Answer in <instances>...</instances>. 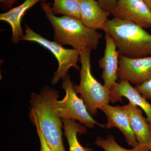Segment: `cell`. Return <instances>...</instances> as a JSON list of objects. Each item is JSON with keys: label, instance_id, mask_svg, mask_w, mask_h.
Returning <instances> with one entry per match:
<instances>
[{"label": "cell", "instance_id": "44dd1931", "mask_svg": "<svg viewBox=\"0 0 151 151\" xmlns=\"http://www.w3.org/2000/svg\"><path fill=\"white\" fill-rule=\"evenodd\" d=\"M16 2L17 0H0L1 8L3 10H9Z\"/></svg>", "mask_w": 151, "mask_h": 151}, {"label": "cell", "instance_id": "277c9868", "mask_svg": "<svg viewBox=\"0 0 151 151\" xmlns=\"http://www.w3.org/2000/svg\"><path fill=\"white\" fill-rule=\"evenodd\" d=\"M92 50L86 48L81 50L79 57L81 64L80 83L74 85V88L77 94H80L90 115L95 116L98 109L110 102L111 92L92 75L90 56Z\"/></svg>", "mask_w": 151, "mask_h": 151}, {"label": "cell", "instance_id": "ac0fdd59", "mask_svg": "<svg viewBox=\"0 0 151 151\" xmlns=\"http://www.w3.org/2000/svg\"><path fill=\"white\" fill-rule=\"evenodd\" d=\"M135 88L146 99H151V78L142 85L135 86Z\"/></svg>", "mask_w": 151, "mask_h": 151}, {"label": "cell", "instance_id": "30bf717a", "mask_svg": "<svg viewBox=\"0 0 151 151\" xmlns=\"http://www.w3.org/2000/svg\"><path fill=\"white\" fill-rule=\"evenodd\" d=\"M100 110L107 117V123L104 125L105 128H118L124 134L128 145L133 148L139 145L132 129L129 118L126 111L121 106H113L106 104Z\"/></svg>", "mask_w": 151, "mask_h": 151}, {"label": "cell", "instance_id": "5bb4252c", "mask_svg": "<svg viewBox=\"0 0 151 151\" xmlns=\"http://www.w3.org/2000/svg\"><path fill=\"white\" fill-rule=\"evenodd\" d=\"M45 1L46 0H25L20 5L0 14V20L6 22L12 28V39L14 43H18L24 36L21 21L26 12L38 2Z\"/></svg>", "mask_w": 151, "mask_h": 151}, {"label": "cell", "instance_id": "ffe728a7", "mask_svg": "<svg viewBox=\"0 0 151 151\" xmlns=\"http://www.w3.org/2000/svg\"><path fill=\"white\" fill-rule=\"evenodd\" d=\"M36 129L37 131L38 136L40 141V151H53L47 145L43 134H42V132H41L40 130L39 129V128L36 127Z\"/></svg>", "mask_w": 151, "mask_h": 151}, {"label": "cell", "instance_id": "603a6c76", "mask_svg": "<svg viewBox=\"0 0 151 151\" xmlns=\"http://www.w3.org/2000/svg\"><path fill=\"white\" fill-rule=\"evenodd\" d=\"M149 148H150V151H151V141L150 143V145H149Z\"/></svg>", "mask_w": 151, "mask_h": 151}, {"label": "cell", "instance_id": "4fadbf2b", "mask_svg": "<svg viewBox=\"0 0 151 151\" xmlns=\"http://www.w3.org/2000/svg\"><path fill=\"white\" fill-rule=\"evenodd\" d=\"M122 108L129 116L132 129L138 143L149 146L151 141V129L142 110L130 102Z\"/></svg>", "mask_w": 151, "mask_h": 151}, {"label": "cell", "instance_id": "ba28073f", "mask_svg": "<svg viewBox=\"0 0 151 151\" xmlns=\"http://www.w3.org/2000/svg\"><path fill=\"white\" fill-rule=\"evenodd\" d=\"M111 14L147 29L151 27V10L143 0H118Z\"/></svg>", "mask_w": 151, "mask_h": 151}, {"label": "cell", "instance_id": "7402d4cb", "mask_svg": "<svg viewBox=\"0 0 151 151\" xmlns=\"http://www.w3.org/2000/svg\"><path fill=\"white\" fill-rule=\"evenodd\" d=\"M151 10V0H143Z\"/></svg>", "mask_w": 151, "mask_h": 151}, {"label": "cell", "instance_id": "52a82bcc", "mask_svg": "<svg viewBox=\"0 0 151 151\" xmlns=\"http://www.w3.org/2000/svg\"><path fill=\"white\" fill-rule=\"evenodd\" d=\"M118 78L140 86L151 78V56L130 58L120 55Z\"/></svg>", "mask_w": 151, "mask_h": 151}, {"label": "cell", "instance_id": "2e32d148", "mask_svg": "<svg viewBox=\"0 0 151 151\" xmlns=\"http://www.w3.org/2000/svg\"><path fill=\"white\" fill-rule=\"evenodd\" d=\"M52 10L55 15L62 14L80 19L81 0H54Z\"/></svg>", "mask_w": 151, "mask_h": 151}, {"label": "cell", "instance_id": "7c38bea8", "mask_svg": "<svg viewBox=\"0 0 151 151\" xmlns=\"http://www.w3.org/2000/svg\"><path fill=\"white\" fill-rule=\"evenodd\" d=\"M111 14L100 6L97 0H81L80 19L86 27L103 30Z\"/></svg>", "mask_w": 151, "mask_h": 151}, {"label": "cell", "instance_id": "8992f818", "mask_svg": "<svg viewBox=\"0 0 151 151\" xmlns=\"http://www.w3.org/2000/svg\"><path fill=\"white\" fill-rule=\"evenodd\" d=\"M62 88L65 91V97L56 103L57 111L60 119L78 121L88 128H93L95 125L105 128L104 125L99 124L93 119L88 112L84 100L77 96L74 84L68 74L63 79Z\"/></svg>", "mask_w": 151, "mask_h": 151}, {"label": "cell", "instance_id": "3957f363", "mask_svg": "<svg viewBox=\"0 0 151 151\" xmlns=\"http://www.w3.org/2000/svg\"><path fill=\"white\" fill-rule=\"evenodd\" d=\"M113 38L120 55L130 58L151 56V35L132 22L113 17L103 29Z\"/></svg>", "mask_w": 151, "mask_h": 151}, {"label": "cell", "instance_id": "9c48e42d", "mask_svg": "<svg viewBox=\"0 0 151 151\" xmlns=\"http://www.w3.org/2000/svg\"><path fill=\"white\" fill-rule=\"evenodd\" d=\"M105 39L104 55L98 61V65L103 70L102 78L104 86L110 90L118 78L120 54L111 36L105 33Z\"/></svg>", "mask_w": 151, "mask_h": 151}, {"label": "cell", "instance_id": "6da1fadb", "mask_svg": "<svg viewBox=\"0 0 151 151\" xmlns=\"http://www.w3.org/2000/svg\"><path fill=\"white\" fill-rule=\"evenodd\" d=\"M58 97V91L47 86L42 87L39 93H32L29 116L52 151H66L62 137L63 126L57 111Z\"/></svg>", "mask_w": 151, "mask_h": 151}, {"label": "cell", "instance_id": "7a4b0ae2", "mask_svg": "<svg viewBox=\"0 0 151 151\" xmlns=\"http://www.w3.org/2000/svg\"><path fill=\"white\" fill-rule=\"evenodd\" d=\"M42 10L54 29V41L61 45H69L76 50L89 48L96 50L103 35L97 30L86 27L80 19L53 14L50 4H40Z\"/></svg>", "mask_w": 151, "mask_h": 151}, {"label": "cell", "instance_id": "8fae6325", "mask_svg": "<svg viewBox=\"0 0 151 151\" xmlns=\"http://www.w3.org/2000/svg\"><path fill=\"white\" fill-rule=\"evenodd\" d=\"M110 102H122V97L127 98L130 103L140 107L145 111L151 129V104L147 101L135 87H133L129 81L120 80L113 84L110 89Z\"/></svg>", "mask_w": 151, "mask_h": 151}, {"label": "cell", "instance_id": "9a60e30c", "mask_svg": "<svg viewBox=\"0 0 151 151\" xmlns=\"http://www.w3.org/2000/svg\"><path fill=\"white\" fill-rule=\"evenodd\" d=\"M64 134L67 139L69 151H93L92 149L85 148L81 145L77 138V134L86 133V127L74 120L62 119Z\"/></svg>", "mask_w": 151, "mask_h": 151}, {"label": "cell", "instance_id": "5b68a950", "mask_svg": "<svg viewBox=\"0 0 151 151\" xmlns=\"http://www.w3.org/2000/svg\"><path fill=\"white\" fill-rule=\"evenodd\" d=\"M25 34L21 40L33 42L40 45L51 52L58 62V68L55 72L52 84H56L60 79H64L71 68L79 69L77 63L82 50L64 48L54 41L48 40L35 32L27 24L25 25Z\"/></svg>", "mask_w": 151, "mask_h": 151}, {"label": "cell", "instance_id": "d6986e66", "mask_svg": "<svg viewBox=\"0 0 151 151\" xmlns=\"http://www.w3.org/2000/svg\"><path fill=\"white\" fill-rule=\"evenodd\" d=\"M97 1L104 9L111 14L115 9L118 0H97Z\"/></svg>", "mask_w": 151, "mask_h": 151}, {"label": "cell", "instance_id": "e0dca14e", "mask_svg": "<svg viewBox=\"0 0 151 151\" xmlns=\"http://www.w3.org/2000/svg\"><path fill=\"white\" fill-rule=\"evenodd\" d=\"M96 145L102 148L105 151H151L149 146L139 145L132 150H127L121 147L115 141L112 135H108L106 139L97 137L94 142Z\"/></svg>", "mask_w": 151, "mask_h": 151}]
</instances>
